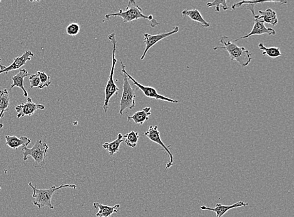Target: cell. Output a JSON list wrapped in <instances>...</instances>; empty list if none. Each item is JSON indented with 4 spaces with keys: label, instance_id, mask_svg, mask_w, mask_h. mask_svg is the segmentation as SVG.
<instances>
[{
    "label": "cell",
    "instance_id": "obj_1",
    "mask_svg": "<svg viewBox=\"0 0 294 217\" xmlns=\"http://www.w3.org/2000/svg\"><path fill=\"white\" fill-rule=\"evenodd\" d=\"M220 43L223 45L222 46L214 47V50H226L230 55L231 60L232 61H236L238 63L241 64L242 67H246L250 63L252 56L250 51L245 47L238 46L226 36H223Z\"/></svg>",
    "mask_w": 294,
    "mask_h": 217
},
{
    "label": "cell",
    "instance_id": "obj_2",
    "mask_svg": "<svg viewBox=\"0 0 294 217\" xmlns=\"http://www.w3.org/2000/svg\"><path fill=\"white\" fill-rule=\"evenodd\" d=\"M111 17H121L124 23L131 22L139 19H146L150 21L151 27L153 28L159 25V23L155 20L153 15L146 16L142 14L141 8L138 5L134 0H129L124 12H123L122 9H120L118 13L105 15V16L107 20H109Z\"/></svg>",
    "mask_w": 294,
    "mask_h": 217
},
{
    "label": "cell",
    "instance_id": "obj_3",
    "mask_svg": "<svg viewBox=\"0 0 294 217\" xmlns=\"http://www.w3.org/2000/svg\"><path fill=\"white\" fill-rule=\"evenodd\" d=\"M29 186L33 190V194L32 197L34 198L33 204L36 206L38 208L45 207H49L51 209H54V207L52 204V199L53 193L56 191L64 188H72L75 189L77 188V185H62L57 187L53 186L52 187L47 189H38L37 186H34L32 182H30Z\"/></svg>",
    "mask_w": 294,
    "mask_h": 217
},
{
    "label": "cell",
    "instance_id": "obj_4",
    "mask_svg": "<svg viewBox=\"0 0 294 217\" xmlns=\"http://www.w3.org/2000/svg\"><path fill=\"white\" fill-rule=\"evenodd\" d=\"M108 39L111 41L112 44V46H113V50H112V67L109 78L106 84V87L105 89V99L104 103L103 109L105 113L107 112L108 108H109V104L110 100L112 96L118 94V92H120V89H119L118 86L116 85L115 82H114V71H115L116 64L118 60L116 58V52L117 50V40L116 37L115 33H112L110 34L108 36Z\"/></svg>",
    "mask_w": 294,
    "mask_h": 217
},
{
    "label": "cell",
    "instance_id": "obj_5",
    "mask_svg": "<svg viewBox=\"0 0 294 217\" xmlns=\"http://www.w3.org/2000/svg\"><path fill=\"white\" fill-rule=\"evenodd\" d=\"M49 146L46 142L42 140L36 141L33 147L29 148L23 147L21 153L23 154V160L27 161L29 156L34 158V167L36 169H44L45 166V158L47 156Z\"/></svg>",
    "mask_w": 294,
    "mask_h": 217
},
{
    "label": "cell",
    "instance_id": "obj_6",
    "mask_svg": "<svg viewBox=\"0 0 294 217\" xmlns=\"http://www.w3.org/2000/svg\"><path fill=\"white\" fill-rule=\"evenodd\" d=\"M124 82H123L122 94L121 96L120 104V115L122 117L125 109H132L136 106V91L129 83V79L124 74Z\"/></svg>",
    "mask_w": 294,
    "mask_h": 217
},
{
    "label": "cell",
    "instance_id": "obj_7",
    "mask_svg": "<svg viewBox=\"0 0 294 217\" xmlns=\"http://www.w3.org/2000/svg\"><path fill=\"white\" fill-rule=\"evenodd\" d=\"M121 68H122V74L126 75L127 78L133 81L134 84H135L138 89L141 90V91L143 92L144 95L147 96V97L155 99V100H156L165 101V102L173 103V104H178V103H179L178 100H173V99L166 97V96L159 94L155 88L152 87H146V86L140 84L139 82H138L137 80H136L133 77H132L131 75H129L128 73L127 72V71L125 70V66L121 60Z\"/></svg>",
    "mask_w": 294,
    "mask_h": 217
},
{
    "label": "cell",
    "instance_id": "obj_8",
    "mask_svg": "<svg viewBox=\"0 0 294 217\" xmlns=\"http://www.w3.org/2000/svg\"><path fill=\"white\" fill-rule=\"evenodd\" d=\"M144 135L145 136L148 137V138L150 139L151 141H153V142L156 143L157 145L161 146V147H162V148L165 150L166 153L168 154L170 158V160L168 161L167 163H166L165 169L167 170L171 168V167L173 166V165L174 156L173 155L172 152H170L169 147H168L167 146H166L165 144L163 143V141H162L161 137H160V133L159 132L158 127H157V126H150V128L148 129V130L144 133Z\"/></svg>",
    "mask_w": 294,
    "mask_h": 217
},
{
    "label": "cell",
    "instance_id": "obj_9",
    "mask_svg": "<svg viewBox=\"0 0 294 217\" xmlns=\"http://www.w3.org/2000/svg\"><path fill=\"white\" fill-rule=\"evenodd\" d=\"M179 30V27L176 26V27H173L172 31L167 32V33H160L155 35H150V34L148 33H144V43L145 44V49L143 54H142V57H140V60H143L144 59L147 53L150 50L151 47H153L154 45L156 44L157 43L164 39V38L169 37V36L178 33Z\"/></svg>",
    "mask_w": 294,
    "mask_h": 217
},
{
    "label": "cell",
    "instance_id": "obj_10",
    "mask_svg": "<svg viewBox=\"0 0 294 217\" xmlns=\"http://www.w3.org/2000/svg\"><path fill=\"white\" fill-rule=\"evenodd\" d=\"M45 108V107L44 105L35 104L30 98H27V102L25 104L17 105L15 107V110L18 113L17 119L25 117V116L33 115L38 109L43 110Z\"/></svg>",
    "mask_w": 294,
    "mask_h": 217
},
{
    "label": "cell",
    "instance_id": "obj_11",
    "mask_svg": "<svg viewBox=\"0 0 294 217\" xmlns=\"http://www.w3.org/2000/svg\"><path fill=\"white\" fill-rule=\"evenodd\" d=\"M267 34L270 36H275L276 32L275 30L271 28H267L265 27V23L262 20H257L255 19L254 25L253 26V29L247 35L241 36L234 40V42H237L239 40L242 39H246L253 35H261Z\"/></svg>",
    "mask_w": 294,
    "mask_h": 217
},
{
    "label": "cell",
    "instance_id": "obj_12",
    "mask_svg": "<svg viewBox=\"0 0 294 217\" xmlns=\"http://www.w3.org/2000/svg\"><path fill=\"white\" fill-rule=\"evenodd\" d=\"M34 57V54L31 51H26L20 57H17L14 59V62L8 67L0 70V74L5 73L7 74L8 72L12 71L20 70L23 66H24L27 62L30 61L32 58Z\"/></svg>",
    "mask_w": 294,
    "mask_h": 217
},
{
    "label": "cell",
    "instance_id": "obj_13",
    "mask_svg": "<svg viewBox=\"0 0 294 217\" xmlns=\"http://www.w3.org/2000/svg\"><path fill=\"white\" fill-rule=\"evenodd\" d=\"M248 205V203L244 202L243 201H240L232 205H223L221 203H217L215 208H209L205 205H203L200 208L202 210H208V211L215 212L217 214V217H222L227 212L233 208L246 207Z\"/></svg>",
    "mask_w": 294,
    "mask_h": 217
},
{
    "label": "cell",
    "instance_id": "obj_14",
    "mask_svg": "<svg viewBox=\"0 0 294 217\" xmlns=\"http://www.w3.org/2000/svg\"><path fill=\"white\" fill-rule=\"evenodd\" d=\"M6 140V145L12 149L17 150L19 147H27V146L31 143V140L27 137H20L19 138L16 136H10L6 135L5 137Z\"/></svg>",
    "mask_w": 294,
    "mask_h": 217
},
{
    "label": "cell",
    "instance_id": "obj_15",
    "mask_svg": "<svg viewBox=\"0 0 294 217\" xmlns=\"http://www.w3.org/2000/svg\"><path fill=\"white\" fill-rule=\"evenodd\" d=\"M254 17V19L262 20L264 23H269L273 26L277 25L278 22L276 12L271 8H268L264 11L259 10V15Z\"/></svg>",
    "mask_w": 294,
    "mask_h": 217
},
{
    "label": "cell",
    "instance_id": "obj_16",
    "mask_svg": "<svg viewBox=\"0 0 294 217\" xmlns=\"http://www.w3.org/2000/svg\"><path fill=\"white\" fill-rule=\"evenodd\" d=\"M93 206L95 208L99 209L98 212L96 214V216L97 217H111L114 213H118L121 207L120 204H117L113 207H111V206L103 205L98 202H94L93 203Z\"/></svg>",
    "mask_w": 294,
    "mask_h": 217
},
{
    "label": "cell",
    "instance_id": "obj_17",
    "mask_svg": "<svg viewBox=\"0 0 294 217\" xmlns=\"http://www.w3.org/2000/svg\"><path fill=\"white\" fill-rule=\"evenodd\" d=\"M151 115V107H145L142 110H139L134 113L132 116H127V121H133L136 124L142 125L144 122L149 120V117Z\"/></svg>",
    "mask_w": 294,
    "mask_h": 217
},
{
    "label": "cell",
    "instance_id": "obj_18",
    "mask_svg": "<svg viewBox=\"0 0 294 217\" xmlns=\"http://www.w3.org/2000/svg\"><path fill=\"white\" fill-rule=\"evenodd\" d=\"M29 74L28 73L27 70L25 69H20L19 71L18 74L15 76L13 77L12 79L13 80V84L11 85L10 90H12L14 87H18L19 89L22 90L23 92V95L25 97H27L28 92L25 89L24 84H23V81L25 77L29 76Z\"/></svg>",
    "mask_w": 294,
    "mask_h": 217
},
{
    "label": "cell",
    "instance_id": "obj_19",
    "mask_svg": "<svg viewBox=\"0 0 294 217\" xmlns=\"http://www.w3.org/2000/svg\"><path fill=\"white\" fill-rule=\"evenodd\" d=\"M183 17H189L191 20L202 25L204 28H209L210 24L203 18L202 14L197 9L185 10L181 12Z\"/></svg>",
    "mask_w": 294,
    "mask_h": 217
},
{
    "label": "cell",
    "instance_id": "obj_20",
    "mask_svg": "<svg viewBox=\"0 0 294 217\" xmlns=\"http://www.w3.org/2000/svg\"><path fill=\"white\" fill-rule=\"evenodd\" d=\"M123 139H124V136L122 133H119L118 139L111 143H104L103 147L107 150L110 155L113 156L114 154L118 153L121 144L124 141Z\"/></svg>",
    "mask_w": 294,
    "mask_h": 217
},
{
    "label": "cell",
    "instance_id": "obj_21",
    "mask_svg": "<svg viewBox=\"0 0 294 217\" xmlns=\"http://www.w3.org/2000/svg\"><path fill=\"white\" fill-rule=\"evenodd\" d=\"M9 105V93L8 90H0V119L3 117L4 113L8 110Z\"/></svg>",
    "mask_w": 294,
    "mask_h": 217
},
{
    "label": "cell",
    "instance_id": "obj_22",
    "mask_svg": "<svg viewBox=\"0 0 294 217\" xmlns=\"http://www.w3.org/2000/svg\"><path fill=\"white\" fill-rule=\"evenodd\" d=\"M259 48L260 49V50L262 51L263 55L268 56V57L273 58V59L279 57L282 55L280 48H277V47L267 48L262 43H260V44H259Z\"/></svg>",
    "mask_w": 294,
    "mask_h": 217
},
{
    "label": "cell",
    "instance_id": "obj_23",
    "mask_svg": "<svg viewBox=\"0 0 294 217\" xmlns=\"http://www.w3.org/2000/svg\"><path fill=\"white\" fill-rule=\"evenodd\" d=\"M125 139V143L127 147L131 148H135L137 146L138 140H139V133L131 131V132L123 135Z\"/></svg>",
    "mask_w": 294,
    "mask_h": 217
},
{
    "label": "cell",
    "instance_id": "obj_24",
    "mask_svg": "<svg viewBox=\"0 0 294 217\" xmlns=\"http://www.w3.org/2000/svg\"><path fill=\"white\" fill-rule=\"evenodd\" d=\"M39 77H40V83L39 85V89H43L45 87H49L51 85L52 81L51 77L49 75L45 74L44 72L38 71Z\"/></svg>",
    "mask_w": 294,
    "mask_h": 217
},
{
    "label": "cell",
    "instance_id": "obj_25",
    "mask_svg": "<svg viewBox=\"0 0 294 217\" xmlns=\"http://www.w3.org/2000/svg\"><path fill=\"white\" fill-rule=\"evenodd\" d=\"M207 7L210 8L215 6V12H220V6H222L223 10L226 11L228 9L227 5V1L226 0H215L213 2H209L207 4Z\"/></svg>",
    "mask_w": 294,
    "mask_h": 217
},
{
    "label": "cell",
    "instance_id": "obj_26",
    "mask_svg": "<svg viewBox=\"0 0 294 217\" xmlns=\"http://www.w3.org/2000/svg\"><path fill=\"white\" fill-rule=\"evenodd\" d=\"M80 31H81V28L76 23H70L67 27V33L70 36H76L79 33Z\"/></svg>",
    "mask_w": 294,
    "mask_h": 217
},
{
    "label": "cell",
    "instance_id": "obj_27",
    "mask_svg": "<svg viewBox=\"0 0 294 217\" xmlns=\"http://www.w3.org/2000/svg\"><path fill=\"white\" fill-rule=\"evenodd\" d=\"M29 80L31 89L36 87L38 88L40 83V77H39L38 73L36 72V74H35L30 75Z\"/></svg>",
    "mask_w": 294,
    "mask_h": 217
},
{
    "label": "cell",
    "instance_id": "obj_28",
    "mask_svg": "<svg viewBox=\"0 0 294 217\" xmlns=\"http://www.w3.org/2000/svg\"><path fill=\"white\" fill-rule=\"evenodd\" d=\"M1 59H0V62H1ZM6 66L5 65H3V64L0 63V70H3L4 68H5Z\"/></svg>",
    "mask_w": 294,
    "mask_h": 217
},
{
    "label": "cell",
    "instance_id": "obj_29",
    "mask_svg": "<svg viewBox=\"0 0 294 217\" xmlns=\"http://www.w3.org/2000/svg\"><path fill=\"white\" fill-rule=\"evenodd\" d=\"M3 127V124L0 123V129L2 128Z\"/></svg>",
    "mask_w": 294,
    "mask_h": 217
},
{
    "label": "cell",
    "instance_id": "obj_30",
    "mask_svg": "<svg viewBox=\"0 0 294 217\" xmlns=\"http://www.w3.org/2000/svg\"><path fill=\"white\" fill-rule=\"evenodd\" d=\"M0 190H1V186H0Z\"/></svg>",
    "mask_w": 294,
    "mask_h": 217
},
{
    "label": "cell",
    "instance_id": "obj_31",
    "mask_svg": "<svg viewBox=\"0 0 294 217\" xmlns=\"http://www.w3.org/2000/svg\"><path fill=\"white\" fill-rule=\"evenodd\" d=\"M0 2H1V1H0Z\"/></svg>",
    "mask_w": 294,
    "mask_h": 217
}]
</instances>
